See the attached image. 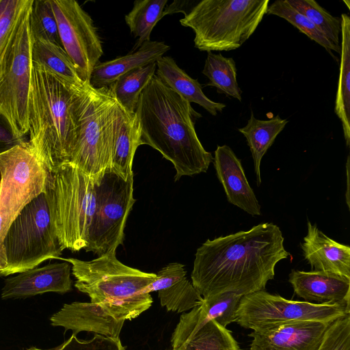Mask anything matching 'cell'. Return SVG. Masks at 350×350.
Segmentation results:
<instances>
[{
    "instance_id": "6da1fadb",
    "label": "cell",
    "mask_w": 350,
    "mask_h": 350,
    "mask_svg": "<svg viewBox=\"0 0 350 350\" xmlns=\"http://www.w3.org/2000/svg\"><path fill=\"white\" fill-rule=\"evenodd\" d=\"M284 241L280 228L271 222L208 239L195 254L191 283L203 299L265 290L277 263L289 256Z\"/></svg>"
},
{
    "instance_id": "7a4b0ae2",
    "label": "cell",
    "mask_w": 350,
    "mask_h": 350,
    "mask_svg": "<svg viewBox=\"0 0 350 350\" xmlns=\"http://www.w3.org/2000/svg\"><path fill=\"white\" fill-rule=\"evenodd\" d=\"M135 113L140 145L151 146L174 165L175 180L208 170L213 157L204 149L195 130L201 114L156 75L142 90Z\"/></svg>"
},
{
    "instance_id": "3957f363",
    "label": "cell",
    "mask_w": 350,
    "mask_h": 350,
    "mask_svg": "<svg viewBox=\"0 0 350 350\" xmlns=\"http://www.w3.org/2000/svg\"><path fill=\"white\" fill-rule=\"evenodd\" d=\"M85 83H70L32 64L28 142L48 172L70 161L80 132Z\"/></svg>"
},
{
    "instance_id": "277c9868",
    "label": "cell",
    "mask_w": 350,
    "mask_h": 350,
    "mask_svg": "<svg viewBox=\"0 0 350 350\" xmlns=\"http://www.w3.org/2000/svg\"><path fill=\"white\" fill-rule=\"evenodd\" d=\"M71 265L75 288L101 304L113 317L132 320L150 308L152 298L146 292L156 274L130 267L119 261L116 253L89 261L60 258Z\"/></svg>"
},
{
    "instance_id": "5b68a950",
    "label": "cell",
    "mask_w": 350,
    "mask_h": 350,
    "mask_svg": "<svg viewBox=\"0 0 350 350\" xmlns=\"http://www.w3.org/2000/svg\"><path fill=\"white\" fill-rule=\"evenodd\" d=\"M269 3V0H202L180 23L193 31L194 46L198 50L232 51L254 33Z\"/></svg>"
},
{
    "instance_id": "8992f818",
    "label": "cell",
    "mask_w": 350,
    "mask_h": 350,
    "mask_svg": "<svg viewBox=\"0 0 350 350\" xmlns=\"http://www.w3.org/2000/svg\"><path fill=\"white\" fill-rule=\"evenodd\" d=\"M45 192L62 250L85 249L96 208L95 180L67 163L48 172Z\"/></svg>"
},
{
    "instance_id": "52a82bcc",
    "label": "cell",
    "mask_w": 350,
    "mask_h": 350,
    "mask_svg": "<svg viewBox=\"0 0 350 350\" xmlns=\"http://www.w3.org/2000/svg\"><path fill=\"white\" fill-rule=\"evenodd\" d=\"M124 111L109 88L96 89L85 83L80 132L69 163L95 181L110 165Z\"/></svg>"
},
{
    "instance_id": "ba28073f",
    "label": "cell",
    "mask_w": 350,
    "mask_h": 350,
    "mask_svg": "<svg viewBox=\"0 0 350 350\" xmlns=\"http://www.w3.org/2000/svg\"><path fill=\"white\" fill-rule=\"evenodd\" d=\"M3 246L8 265L1 276L19 273L59 257L63 250L45 191L27 204L14 220Z\"/></svg>"
},
{
    "instance_id": "9c48e42d",
    "label": "cell",
    "mask_w": 350,
    "mask_h": 350,
    "mask_svg": "<svg viewBox=\"0 0 350 350\" xmlns=\"http://www.w3.org/2000/svg\"><path fill=\"white\" fill-rule=\"evenodd\" d=\"M0 252L5 253L8 230L24 207L45 191L48 171L24 141L0 153Z\"/></svg>"
},
{
    "instance_id": "30bf717a",
    "label": "cell",
    "mask_w": 350,
    "mask_h": 350,
    "mask_svg": "<svg viewBox=\"0 0 350 350\" xmlns=\"http://www.w3.org/2000/svg\"><path fill=\"white\" fill-rule=\"evenodd\" d=\"M96 208L84 249L98 256L116 253L122 244L126 219L134 204L133 174L128 178L107 167L95 181Z\"/></svg>"
},
{
    "instance_id": "8fae6325",
    "label": "cell",
    "mask_w": 350,
    "mask_h": 350,
    "mask_svg": "<svg viewBox=\"0 0 350 350\" xmlns=\"http://www.w3.org/2000/svg\"><path fill=\"white\" fill-rule=\"evenodd\" d=\"M31 5L23 16L8 67L0 82V115L5 120L14 136L23 141L29 129V92L34 41L30 25Z\"/></svg>"
},
{
    "instance_id": "7c38bea8",
    "label": "cell",
    "mask_w": 350,
    "mask_h": 350,
    "mask_svg": "<svg viewBox=\"0 0 350 350\" xmlns=\"http://www.w3.org/2000/svg\"><path fill=\"white\" fill-rule=\"evenodd\" d=\"M349 313L350 307L288 300L262 290L241 297L234 322L258 331L299 321L332 322Z\"/></svg>"
},
{
    "instance_id": "4fadbf2b",
    "label": "cell",
    "mask_w": 350,
    "mask_h": 350,
    "mask_svg": "<svg viewBox=\"0 0 350 350\" xmlns=\"http://www.w3.org/2000/svg\"><path fill=\"white\" fill-rule=\"evenodd\" d=\"M61 44L83 83L90 82L92 70L103 51L90 16L75 0H50Z\"/></svg>"
},
{
    "instance_id": "5bb4252c",
    "label": "cell",
    "mask_w": 350,
    "mask_h": 350,
    "mask_svg": "<svg viewBox=\"0 0 350 350\" xmlns=\"http://www.w3.org/2000/svg\"><path fill=\"white\" fill-rule=\"evenodd\" d=\"M331 322L299 321L253 331L250 350H318Z\"/></svg>"
},
{
    "instance_id": "9a60e30c",
    "label": "cell",
    "mask_w": 350,
    "mask_h": 350,
    "mask_svg": "<svg viewBox=\"0 0 350 350\" xmlns=\"http://www.w3.org/2000/svg\"><path fill=\"white\" fill-rule=\"evenodd\" d=\"M71 268V265L64 260L19 273L5 280L1 298H25L47 292H69L72 283Z\"/></svg>"
},
{
    "instance_id": "2e32d148",
    "label": "cell",
    "mask_w": 350,
    "mask_h": 350,
    "mask_svg": "<svg viewBox=\"0 0 350 350\" xmlns=\"http://www.w3.org/2000/svg\"><path fill=\"white\" fill-rule=\"evenodd\" d=\"M50 321L53 326L71 330L75 336L89 332L113 338H120L124 323L111 316L101 304L91 301L66 304L51 317Z\"/></svg>"
},
{
    "instance_id": "e0dca14e",
    "label": "cell",
    "mask_w": 350,
    "mask_h": 350,
    "mask_svg": "<svg viewBox=\"0 0 350 350\" xmlns=\"http://www.w3.org/2000/svg\"><path fill=\"white\" fill-rule=\"evenodd\" d=\"M295 293L317 305L350 307V279L325 271L292 270L288 276Z\"/></svg>"
},
{
    "instance_id": "ac0fdd59",
    "label": "cell",
    "mask_w": 350,
    "mask_h": 350,
    "mask_svg": "<svg viewBox=\"0 0 350 350\" xmlns=\"http://www.w3.org/2000/svg\"><path fill=\"white\" fill-rule=\"evenodd\" d=\"M213 162L228 201L252 216L260 215V204L247 180L241 160L231 148L217 146Z\"/></svg>"
},
{
    "instance_id": "d6986e66",
    "label": "cell",
    "mask_w": 350,
    "mask_h": 350,
    "mask_svg": "<svg viewBox=\"0 0 350 350\" xmlns=\"http://www.w3.org/2000/svg\"><path fill=\"white\" fill-rule=\"evenodd\" d=\"M243 296L232 292L224 293L203 299L202 302L183 312L172 336V349L209 321H215L222 327L234 322L236 311Z\"/></svg>"
},
{
    "instance_id": "ffe728a7",
    "label": "cell",
    "mask_w": 350,
    "mask_h": 350,
    "mask_svg": "<svg viewBox=\"0 0 350 350\" xmlns=\"http://www.w3.org/2000/svg\"><path fill=\"white\" fill-rule=\"evenodd\" d=\"M307 234L301 243L304 258L312 270L335 273L350 279V247L329 238L316 224L308 221Z\"/></svg>"
},
{
    "instance_id": "44dd1931",
    "label": "cell",
    "mask_w": 350,
    "mask_h": 350,
    "mask_svg": "<svg viewBox=\"0 0 350 350\" xmlns=\"http://www.w3.org/2000/svg\"><path fill=\"white\" fill-rule=\"evenodd\" d=\"M169 49L170 46L164 42H144L125 55L98 63L92 70L89 83L96 89L108 88L124 73L156 62Z\"/></svg>"
},
{
    "instance_id": "7402d4cb",
    "label": "cell",
    "mask_w": 350,
    "mask_h": 350,
    "mask_svg": "<svg viewBox=\"0 0 350 350\" xmlns=\"http://www.w3.org/2000/svg\"><path fill=\"white\" fill-rule=\"evenodd\" d=\"M155 75L189 103L199 105L212 116H215L226 107L225 104L206 96L198 81L189 76L170 56H163L157 61Z\"/></svg>"
},
{
    "instance_id": "603a6c76",
    "label": "cell",
    "mask_w": 350,
    "mask_h": 350,
    "mask_svg": "<svg viewBox=\"0 0 350 350\" xmlns=\"http://www.w3.org/2000/svg\"><path fill=\"white\" fill-rule=\"evenodd\" d=\"M288 120L277 115L267 120L255 118L252 111L246 125L238 129L245 137L254 161L257 185L261 183L260 163L276 137L282 131Z\"/></svg>"
},
{
    "instance_id": "cb8c5ba5",
    "label": "cell",
    "mask_w": 350,
    "mask_h": 350,
    "mask_svg": "<svg viewBox=\"0 0 350 350\" xmlns=\"http://www.w3.org/2000/svg\"><path fill=\"white\" fill-rule=\"evenodd\" d=\"M341 18L340 62L334 112L341 121L347 146L350 145V18Z\"/></svg>"
},
{
    "instance_id": "d4e9b609",
    "label": "cell",
    "mask_w": 350,
    "mask_h": 350,
    "mask_svg": "<svg viewBox=\"0 0 350 350\" xmlns=\"http://www.w3.org/2000/svg\"><path fill=\"white\" fill-rule=\"evenodd\" d=\"M139 146L140 128L137 116L135 113H130L124 110L114 140L109 167L128 178L133 174V161Z\"/></svg>"
},
{
    "instance_id": "484cf974",
    "label": "cell",
    "mask_w": 350,
    "mask_h": 350,
    "mask_svg": "<svg viewBox=\"0 0 350 350\" xmlns=\"http://www.w3.org/2000/svg\"><path fill=\"white\" fill-rule=\"evenodd\" d=\"M33 63L47 73L70 83H84L64 49L51 42L35 39L32 48Z\"/></svg>"
},
{
    "instance_id": "4316f807",
    "label": "cell",
    "mask_w": 350,
    "mask_h": 350,
    "mask_svg": "<svg viewBox=\"0 0 350 350\" xmlns=\"http://www.w3.org/2000/svg\"><path fill=\"white\" fill-rule=\"evenodd\" d=\"M33 0H1L0 82L8 67L15 38L23 16Z\"/></svg>"
},
{
    "instance_id": "83f0119b",
    "label": "cell",
    "mask_w": 350,
    "mask_h": 350,
    "mask_svg": "<svg viewBox=\"0 0 350 350\" xmlns=\"http://www.w3.org/2000/svg\"><path fill=\"white\" fill-rule=\"evenodd\" d=\"M157 62L121 75L109 87L118 104L128 113L135 112L142 90L156 73Z\"/></svg>"
},
{
    "instance_id": "f1b7e54d",
    "label": "cell",
    "mask_w": 350,
    "mask_h": 350,
    "mask_svg": "<svg viewBox=\"0 0 350 350\" xmlns=\"http://www.w3.org/2000/svg\"><path fill=\"white\" fill-rule=\"evenodd\" d=\"M202 73L208 79L205 85L215 87L218 93L241 101L242 91L237 83L236 63L233 58L208 52Z\"/></svg>"
},
{
    "instance_id": "f546056e",
    "label": "cell",
    "mask_w": 350,
    "mask_h": 350,
    "mask_svg": "<svg viewBox=\"0 0 350 350\" xmlns=\"http://www.w3.org/2000/svg\"><path fill=\"white\" fill-rule=\"evenodd\" d=\"M167 0H136L125 16V22L134 37L137 38L134 49L150 40L152 29L163 17Z\"/></svg>"
},
{
    "instance_id": "4dcf8cb0",
    "label": "cell",
    "mask_w": 350,
    "mask_h": 350,
    "mask_svg": "<svg viewBox=\"0 0 350 350\" xmlns=\"http://www.w3.org/2000/svg\"><path fill=\"white\" fill-rule=\"evenodd\" d=\"M171 350H240L231 332L209 321Z\"/></svg>"
},
{
    "instance_id": "1f68e13d",
    "label": "cell",
    "mask_w": 350,
    "mask_h": 350,
    "mask_svg": "<svg viewBox=\"0 0 350 350\" xmlns=\"http://www.w3.org/2000/svg\"><path fill=\"white\" fill-rule=\"evenodd\" d=\"M287 3L306 16L336 48L340 49L341 18L331 15L314 0H286Z\"/></svg>"
},
{
    "instance_id": "d6a6232c",
    "label": "cell",
    "mask_w": 350,
    "mask_h": 350,
    "mask_svg": "<svg viewBox=\"0 0 350 350\" xmlns=\"http://www.w3.org/2000/svg\"><path fill=\"white\" fill-rule=\"evenodd\" d=\"M157 292L161 305L167 311L178 313L191 310L203 300L187 277L164 285Z\"/></svg>"
},
{
    "instance_id": "836d02e7",
    "label": "cell",
    "mask_w": 350,
    "mask_h": 350,
    "mask_svg": "<svg viewBox=\"0 0 350 350\" xmlns=\"http://www.w3.org/2000/svg\"><path fill=\"white\" fill-rule=\"evenodd\" d=\"M284 18L311 40L323 46L332 55V51L340 53L328 39L304 15L292 8L286 0H276L268 6L267 13Z\"/></svg>"
},
{
    "instance_id": "e575fe53",
    "label": "cell",
    "mask_w": 350,
    "mask_h": 350,
    "mask_svg": "<svg viewBox=\"0 0 350 350\" xmlns=\"http://www.w3.org/2000/svg\"><path fill=\"white\" fill-rule=\"evenodd\" d=\"M30 25L35 39L47 40L62 47L50 0L33 1Z\"/></svg>"
},
{
    "instance_id": "d590c367",
    "label": "cell",
    "mask_w": 350,
    "mask_h": 350,
    "mask_svg": "<svg viewBox=\"0 0 350 350\" xmlns=\"http://www.w3.org/2000/svg\"><path fill=\"white\" fill-rule=\"evenodd\" d=\"M26 350H43L31 347ZM48 350H126L120 338H113L99 334H94L89 340L79 339L77 336H72L61 345Z\"/></svg>"
},
{
    "instance_id": "8d00e7d4",
    "label": "cell",
    "mask_w": 350,
    "mask_h": 350,
    "mask_svg": "<svg viewBox=\"0 0 350 350\" xmlns=\"http://www.w3.org/2000/svg\"><path fill=\"white\" fill-rule=\"evenodd\" d=\"M318 350H350V313L330 323Z\"/></svg>"
},
{
    "instance_id": "74e56055",
    "label": "cell",
    "mask_w": 350,
    "mask_h": 350,
    "mask_svg": "<svg viewBox=\"0 0 350 350\" xmlns=\"http://www.w3.org/2000/svg\"><path fill=\"white\" fill-rule=\"evenodd\" d=\"M24 141L18 139L14 136L5 120L0 115V153Z\"/></svg>"
},
{
    "instance_id": "f35d334b",
    "label": "cell",
    "mask_w": 350,
    "mask_h": 350,
    "mask_svg": "<svg viewBox=\"0 0 350 350\" xmlns=\"http://www.w3.org/2000/svg\"><path fill=\"white\" fill-rule=\"evenodd\" d=\"M188 1H174L163 11V16L166 14H171L176 12H184L187 10V5H185Z\"/></svg>"
},
{
    "instance_id": "ab89813d",
    "label": "cell",
    "mask_w": 350,
    "mask_h": 350,
    "mask_svg": "<svg viewBox=\"0 0 350 350\" xmlns=\"http://www.w3.org/2000/svg\"><path fill=\"white\" fill-rule=\"evenodd\" d=\"M8 262H7V258L6 255L5 253L0 252V276L3 271L7 267Z\"/></svg>"
},
{
    "instance_id": "60d3db41",
    "label": "cell",
    "mask_w": 350,
    "mask_h": 350,
    "mask_svg": "<svg viewBox=\"0 0 350 350\" xmlns=\"http://www.w3.org/2000/svg\"><path fill=\"white\" fill-rule=\"evenodd\" d=\"M345 3H347V6L349 9V1H344Z\"/></svg>"
},
{
    "instance_id": "b9f144b4",
    "label": "cell",
    "mask_w": 350,
    "mask_h": 350,
    "mask_svg": "<svg viewBox=\"0 0 350 350\" xmlns=\"http://www.w3.org/2000/svg\"><path fill=\"white\" fill-rule=\"evenodd\" d=\"M1 172H0V181H1Z\"/></svg>"
},
{
    "instance_id": "7bdbcfd3",
    "label": "cell",
    "mask_w": 350,
    "mask_h": 350,
    "mask_svg": "<svg viewBox=\"0 0 350 350\" xmlns=\"http://www.w3.org/2000/svg\"><path fill=\"white\" fill-rule=\"evenodd\" d=\"M0 2H1V0H0Z\"/></svg>"
}]
</instances>
